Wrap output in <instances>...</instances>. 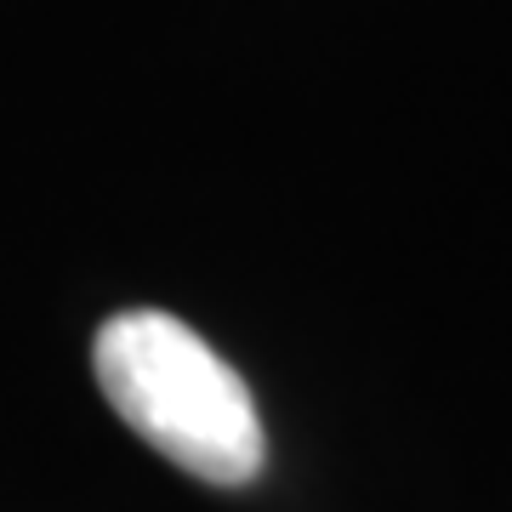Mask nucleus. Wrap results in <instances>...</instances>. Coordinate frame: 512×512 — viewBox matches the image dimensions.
<instances>
[{"label":"nucleus","instance_id":"1","mask_svg":"<svg viewBox=\"0 0 512 512\" xmlns=\"http://www.w3.org/2000/svg\"><path fill=\"white\" fill-rule=\"evenodd\" d=\"M92 370L131 433L200 484L239 490L262 473L268 439L251 387L200 330L160 308H126L97 330Z\"/></svg>","mask_w":512,"mask_h":512}]
</instances>
